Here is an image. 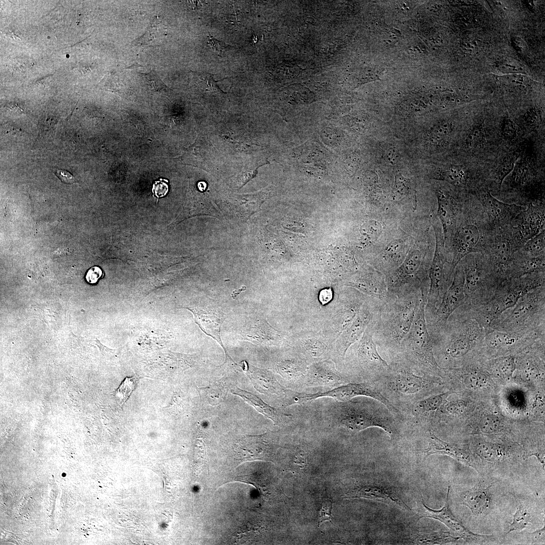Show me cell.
<instances>
[{
	"instance_id": "1",
	"label": "cell",
	"mask_w": 545,
	"mask_h": 545,
	"mask_svg": "<svg viewBox=\"0 0 545 545\" xmlns=\"http://www.w3.org/2000/svg\"><path fill=\"white\" fill-rule=\"evenodd\" d=\"M421 300L420 290L400 294L389 292L373 319V339L376 344L391 354H397L411 329Z\"/></svg>"
},
{
	"instance_id": "2",
	"label": "cell",
	"mask_w": 545,
	"mask_h": 545,
	"mask_svg": "<svg viewBox=\"0 0 545 545\" xmlns=\"http://www.w3.org/2000/svg\"><path fill=\"white\" fill-rule=\"evenodd\" d=\"M485 333L476 319L456 310L443 328L429 335L433 349H439L445 359L453 362L476 348L480 349Z\"/></svg>"
},
{
	"instance_id": "3",
	"label": "cell",
	"mask_w": 545,
	"mask_h": 545,
	"mask_svg": "<svg viewBox=\"0 0 545 545\" xmlns=\"http://www.w3.org/2000/svg\"><path fill=\"white\" fill-rule=\"evenodd\" d=\"M544 314L543 285L528 292L514 306L502 313L492 322L490 330L519 334L544 332Z\"/></svg>"
},
{
	"instance_id": "4",
	"label": "cell",
	"mask_w": 545,
	"mask_h": 545,
	"mask_svg": "<svg viewBox=\"0 0 545 545\" xmlns=\"http://www.w3.org/2000/svg\"><path fill=\"white\" fill-rule=\"evenodd\" d=\"M338 402L331 410L333 422L352 432L371 427L383 429L392 439L399 435L392 413L374 403L354 401Z\"/></svg>"
},
{
	"instance_id": "5",
	"label": "cell",
	"mask_w": 545,
	"mask_h": 545,
	"mask_svg": "<svg viewBox=\"0 0 545 545\" xmlns=\"http://www.w3.org/2000/svg\"><path fill=\"white\" fill-rule=\"evenodd\" d=\"M539 273L529 274L525 278H515L503 281L492 298L481 306L468 310V315L476 319L485 331L490 330L492 322L502 313L514 306L529 291L544 285L543 276Z\"/></svg>"
},
{
	"instance_id": "6",
	"label": "cell",
	"mask_w": 545,
	"mask_h": 545,
	"mask_svg": "<svg viewBox=\"0 0 545 545\" xmlns=\"http://www.w3.org/2000/svg\"><path fill=\"white\" fill-rule=\"evenodd\" d=\"M422 300L412 326L403 340L398 354L412 366L434 373L441 367L434 357L432 341L425 316L427 295L421 293Z\"/></svg>"
},
{
	"instance_id": "7",
	"label": "cell",
	"mask_w": 545,
	"mask_h": 545,
	"mask_svg": "<svg viewBox=\"0 0 545 545\" xmlns=\"http://www.w3.org/2000/svg\"><path fill=\"white\" fill-rule=\"evenodd\" d=\"M357 396L371 398L383 404L392 413L398 414V410L377 389L367 383H349L332 389L315 393L296 392L293 397V404H300L323 397L331 398L338 402H346Z\"/></svg>"
},
{
	"instance_id": "8",
	"label": "cell",
	"mask_w": 545,
	"mask_h": 545,
	"mask_svg": "<svg viewBox=\"0 0 545 545\" xmlns=\"http://www.w3.org/2000/svg\"><path fill=\"white\" fill-rule=\"evenodd\" d=\"M543 337L544 332L519 334L490 329L486 331L479 350L494 357L514 355Z\"/></svg>"
},
{
	"instance_id": "9",
	"label": "cell",
	"mask_w": 545,
	"mask_h": 545,
	"mask_svg": "<svg viewBox=\"0 0 545 545\" xmlns=\"http://www.w3.org/2000/svg\"><path fill=\"white\" fill-rule=\"evenodd\" d=\"M466 300L465 274L462 266L456 268L452 283L439 307L426 319L429 335L443 328L450 316Z\"/></svg>"
},
{
	"instance_id": "10",
	"label": "cell",
	"mask_w": 545,
	"mask_h": 545,
	"mask_svg": "<svg viewBox=\"0 0 545 545\" xmlns=\"http://www.w3.org/2000/svg\"><path fill=\"white\" fill-rule=\"evenodd\" d=\"M381 301L368 297L360 308L351 324L338 337L335 345L337 357L343 360L349 347L362 336L379 309Z\"/></svg>"
},
{
	"instance_id": "11",
	"label": "cell",
	"mask_w": 545,
	"mask_h": 545,
	"mask_svg": "<svg viewBox=\"0 0 545 545\" xmlns=\"http://www.w3.org/2000/svg\"><path fill=\"white\" fill-rule=\"evenodd\" d=\"M414 367L399 355L388 370L391 372L388 386L392 391L403 395H410L420 392L428 384L423 376L413 371Z\"/></svg>"
},
{
	"instance_id": "12",
	"label": "cell",
	"mask_w": 545,
	"mask_h": 545,
	"mask_svg": "<svg viewBox=\"0 0 545 545\" xmlns=\"http://www.w3.org/2000/svg\"><path fill=\"white\" fill-rule=\"evenodd\" d=\"M450 485L448 486L445 504L443 508L439 510H434L427 507L422 498L421 511L419 512V518H430L439 520L451 530L457 533L460 537L467 542H482L491 536L478 534L470 531L453 514L449 505V494Z\"/></svg>"
},
{
	"instance_id": "13",
	"label": "cell",
	"mask_w": 545,
	"mask_h": 545,
	"mask_svg": "<svg viewBox=\"0 0 545 545\" xmlns=\"http://www.w3.org/2000/svg\"><path fill=\"white\" fill-rule=\"evenodd\" d=\"M234 450L241 462L260 460L271 461L275 446L268 433L243 436L235 444Z\"/></svg>"
},
{
	"instance_id": "14",
	"label": "cell",
	"mask_w": 545,
	"mask_h": 545,
	"mask_svg": "<svg viewBox=\"0 0 545 545\" xmlns=\"http://www.w3.org/2000/svg\"><path fill=\"white\" fill-rule=\"evenodd\" d=\"M374 323H369L354 348L356 361L363 369L376 371H387V362L379 355L373 339Z\"/></svg>"
},
{
	"instance_id": "15",
	"label": "cell",
	"mask_w": 545,
	"mask_h": 545,
	"mask_svg": "<svg viewBox=\"0 0 545 545\" xmlns=\"http://www.w3.org/2000/svg\"><path fill=\"white\" fill-rule=\"evenodd\" d=\"M346 495L349 498L370 499L396 505L405 510H410L396 488L380 481L357 486Z\"/></svg>"
},
{
	"instance_id": "16",
	"label": "cell",
	"mask_w": 545,
	"mask_h": 545,
	"mask_svg": "<svg viewBox=\"0 0 545 545\" xmlns=\"http://www.w3.org/2000/svg\"><path fill=\"white\" fill-rule=\"evenodd\" d=\"M241 363L242 370L245 372L258 392L267 395L284 396L285 399L289 389L284 387L271 372L249 364L245 361H243Z\"/></svg>"
},
{
	"instance_id": "17",
	"label": "cell",
	"mask_w": 545,
	"mask_h": 545,
	"mask_svg": "<svg viewBox=\"0 0 545 545\" xmlns=\"http://www.w3.org/2000/svg\"><path fill=\"white\" fill-rule=\"evenodd\" d=\"M192 313L195 322L206 335L216 340L225 352V358L230 356L223 344L221 330L223 322L226 319L225 314L218 308L208 307H186Z\"/></svg>"
},
{
	"instance_id": "18",
	"label": "cell",
	"mask_w": 545,
	"mask_h": 545,
	"mask_svg": "<svg viewBox=\"0 0 545 545\" xmlns=\"http://www.w3.org/2000/svg\"><path fill=\"white\" fill-rule=\"evenodd\" d=\"M306 375V383L309 386L334 388L345 383L334 363L330 360L313 363L307 368Z\"/></svg>"
},
{
	"instance_id": "19",
	"label": "cell",
	"mask_w": 545,
	"mask_h": 545,
	"mask_svg": "<svg viewBox=\"0 0 545 545\" xmlns=\"http://www.w3.org/2000/svg\"><path fill=\"white\" fill-rule=\"evenodd\" d=\"M242 337L258 345H278L282 337L278 331L264 319H257L245 324L241 332Z\"/></svg>"
},
{
	"instance_id": "20",
	"label": "cell",
	"mask_w": 545,
	"mask_h": 545,
	"mask_svg": "<svg viewBox=\"0 0 545 545\" xmlns=\"http://www.w3.org/2000/svg\"><path fill=\"white\" fill-rule=\"evenodd\" d=\"M428 447L422 451L425 457L431 454L448 455L477 470L472 457L464 450L442 441L431 431L428 434Z\"/></svg>"
},
{
	"instance_id": "21",
	"label": "cell",
	"mask_w": 545,
	"mask_h": 545,
	"mask_svg": "<svg viewBox=\"0 0 545 545\" xmlns=\"http://www.w3.org/2000/svg\"><path fill=\"white\" fill-rule=\"evenodd\" d=\"M347 285L355 288L366 296L380 301L385 300L389 295L387 283L380 274L375 272L363 274L349 282Z\"/></svg>"
},
{
	"instance_id": "22",
	"label": "cell",
	"mask_w": 545,
	"mask_h": 545,
	"mask_svg": "<svg viewBox=\"0 0 545 545\" xmlns=\"http://www.w3.org/2000/svg\"><path fill=\"white\" fill-rule=\"evenodd\" d=\"M232 394L241 397L245 402L253 407L257 411L267 418L271 420L276 425L286 422L292 418V415L271 407L256 395L242 390L237 387L231 389Z\"/></svg>"
},
{
	"instance_id": "23",
	"label": "cell",
	"mask_w": 545,
	"mask_h": 545,
	"mask_svg": "<svg viewBox=\"0 0 545 545\" xmlns=\"http://www.w3.org/2000/svg\"><path fill=\"white\" fill-rule=\"evenodd\" d=\"M490 486H475L461 494L462 504L468 507L474 515H481L489 509L492 502Z\"/></svg>"
},
{
	"instance_id": "24",
	"label": "cell",
	"mask_w": 545,
	"mask_h": 545,
	"mask_svg": "<svg viewBox=\"0 0 545 545\" xmlns=\"http://www.w3.org/2000/svg\"><path fill=\"white\" fill-rule=\"evenodd\" d=\"M479 238V232L475 225H467L460 229L457 234L458 250L452 262L454 267L464 255L474 249Z\"/></svg>"
},
{
	"instance_id": "25",
	"label": "cell",
	"mask_w": 545,
	"mask_h": 545,
	"mask_svg": "<svg viewBox=\"0 0 545 545\" xmlns=\"http://www.w3.org/2000/svg\"><path fill=\"white\" fill-rule=\"evenodd\" d=\"M165 26L160 18L155 17L143 34L131 42L133 46L145 47L156 45L164 37Z\"/></svg>"
},
{
	"instance_id": "26",
	"label": "cell",
	"mask_w": 545,
	"mask_h": 545,
	"mask_svg": "<svg viewBox=\"0 0 545 545\" xmlns=\"http://www.w3.org/2000/svg\"><path fill=\"white\" fill-rule=\"evenodd\" d=\"M487 369L495 376L502 379L512 377L516 370L515 355L494 357L486 363Z\"/></svg>"
},
{
	"instance_id": "27",
	"label": "cell",
	"mask_w": 545,
	"mask_h": 545,
	"mask_svg": "<svg viewBox=\"0 0 545 545\" xmlns=\"http://www.w3.org/2000/svg\"><path fill=\"white\" fill-rule=\"evenodd\" d=\"M464 386L472 391H481L490 385V378L482 370L475 368L460 370Z\"/></svg>"
},
{
	"instance_id": "28",
	"label": "cell",
	"mask_w": 545,
	"mask_h": 545,
	"mask_svg": "<svg viewBox=\"0 0 545 545\" xmlns=\"http://www.w3.org/2000/svg\"><path fill=\"white\" fill-rule=\"evenodd\" d=\"M198 390L201 399L205 403L215 406L225 401L228 388L224 381L219 380L208 386L198 388Z\"/></svg>"
},
{
	"instance_id": "29",
	"label": "cell",
	"mask_w": 545,
	"mask_h": 545,
	"mask_svg": "<svg viewBox=\"0 0 545 545\" xmlns=\"http://www.w3.org/2000/svg\"><path fill=\"white\" fill-rule=\"evenodd\" d=\"M300 346L303 353L314 360L324 358L329 350L328 344L323 339L316 336L303 339L301 341Z\"/></svg>"
},
{
	"instance_id": "30",
	"label": "cell",
	"mask_w": 545,
	"mask_h": 545,
	"mask_svg": "<svg viewBox=\"0 0 545 545\" xmlns=\"http://www.w3.org/2000/svg\"><path fill=\"white\" fill-rule=\"evenodd\" d=\"M482 204L487 212L498 220L512 215L517 206L505 204L493 197L488 192L482 198Z\"/></svg>"
},
{
	"instance_id": "31",
	"label": "cell",
	"mask_w": 545,
	"mask_h": 545,
	"mask_svg": "<svg viewBox=\"0 0 545 545\" xmlns=\"http://www.w3.org/2000/svg\"><path fill=\"white\" fill-rule=\"evenodd\" d=\"M475 448V452L480 458L490 462L499 461L506 455V453L502 446L484 441L478 442Z\"/></svg>"
},
{
	"instance_id": "32",
	"label": "cell",
	"mask_w": 545,
	"mask_h": 545,
	"mask_svg": "<svg viewBox=\"0 0 545 545\" xmlns=\"http://www.w3.org/2000/svg\"><path fill=\"white\" fill-rule=\"evenodd\" d=\"M307 368L302 363L295 360L281 361L276 366L278 373L288 380H295L304 375Z\"/></svg>"
},
{
	"instance_id": "33",
	"label": "cell",
	"mask_w": 545,
	"mask_h": 545,
	"mask_svg": "<svg viewBox=\"0 0 545 545\" xmlns=\"http://www.w3.org/2000/svg\"><path fill=\"white\" fill-rule=\"evenodd\" d=\"M448 395L447 393L436 394L417 402L414 406L415 413L425 416L436 412L442 407Z\"/></svg>"
},
{
	"instance_id": "34",
	"label": "cell",
	"mask_w": 545,
	"mask_h": 545,
	"mask_svg": "<svg viewBox=\"0 0 545 545\" xmlns=\"http://www.w3.org/2000/svg\"><path fill=\"white\" fill-rule=\"evenodd\" d=\"M532 522V516L527 507L520 503L513 515V521L505 536L514 531H520L526 528Z\"/></svg>"
},
{
	"instance_id": "35",
	"label": "cell",
	"mask_w": 545,
	"mask_h": 545,
	"mask_svg": "<svg viewBox=\"0 0 545 545\" xmlns=\"http://www.w3.org/2000/svg\"><path fill=\"white\" fill-rule=\"evenodd\" d=\"M503 428L501 418L494 413L482 415L477 424L478 430L484 434H494L500 432Z\"/></svg>"
},
{
	"instance_id": "36",
	"label": "cell",
	"mask_w": 545,
	"mask_h": 545,
	"mask_svg": "<svg viewBox=\"0 0 545 545\" xmlns=\"http://www.w3.org/2000/svg\"><path fill=\"white\" fill-rule=\"evenodd\" d=\"M485 142L486 133L482 124H475L466 136L465 143L466 147L472 149L480 148Z\"/></svg>"
},
{
	"instance_id": "37",
	"label": "cell",
	"mask_w": 545,
	"mask_h": 545,
	"mask_svg": "<svg viewBox=\"0 0 545 545\" xmlns=\"http://www.w3.org/2000/svg\"><path fill=\"white\" fill-rule=\"evenodd\" d=\"M440 175L443 179L456 185L465 184L468 178L466 171L459 166H454L443 171Z\"/></svg>"
},
{
	"instance_id": "38",
	"label": "cell",
	"mask_w": 545,
	"mask_h": 545,
	"mask_svg": "<svg viewBox=\"0 0 545 545\" xmlns=\"http://www.w3.org/2000/svg\"><path fill=\"white\" fill-rule=\"evenodd\" d=\"M135 386L136 379L134 377H127L123 380L115 392V397L120 405L122 406L126 402Z\"/></svg>"
},
{
	"instance_id": "39",
	"label": "cell",
	"mask_w": 545,
	"mask_h": 545,
	"mask_svg": "<svg viewBox=\"0 0 545 545\" xmlns=\"http://www.w3.org/2000/svg\"><path fill=\"white\" fill-rule=\"evenodd\" d=\"M460 538V537H454L448 532L441 531L431 534H424L419 537V542L422 543L442 544L443 543L454 542Z\"/></svg>"
},
{
	"instance_id": "40",
	"label": "cell",
	"mask_w": 545,
	"mask_h": 545,
	"mask_svg": "<svg viewBox=\"0 0 545 545\" xmlns=\"http://www.w3.org/2000/svg\"><path fill=\"white\" fill-rule=\"evenodd\" d=\"M439 209L438 212L442 221L444 228L446 229L451 222L452 210L449 201L444 194L440 192L438 193Z\"/></svg>"
},
{
	"instance_id": "41",
	"label": "cell",
	"mask_w": 545,
	"mask_h": 545,
	"mask_svg": "<svg viewBox=\"0 0 545 545\" xmlns=\"http://www.w3.org/2000/svg\"><path fill=\"white\" fill-rule=\"evenodd\" d=\"M452 131V124L444 122L435 125L431 130L430 135L433 142L442 143L447 140Z\"/></svg>"
},
{
	"instance_id": "42",
	"label": "cell",
	"mask_w": 545,
	"mask_h": 545,
	"mask_svg": "<svg viewBox=\"0 0 545 545\" xmlns=\"http://www.w3.org/2000/svg\"><path fill=\"white\" fill-rule=\"evenodd\" d=\"M517 158L514 155L504 156L500 162L497 170V176L502 185L504 179L513 171Z\"/></svg>"
},
{
	"instance_id": "43",
	"label": "cell",
	"mask_w": 545,
	"mask_h": 545,
	"mask_svg": "<svg viewBox=\"0 0 545 545\" xmlns=\"http://www.w3.org/2000/svg\"><path fill=\"white\" fill-rule=\"evenodd\" d=\"M526 251L533 257H536L544 248V233L541 232L530 239L525 245Z\"/></svg>"
},
{
	"instance_id": "44",
	"label": "cell",
	"mask_w": 545,
	"mask_h": 545,
	"mask_svg": "<svg viewBox=\"0 0 545 545\" xmlns=\"http://www.w3.org/2000/svg\"><path fill=\"white\" fill-rule=\"evenodd\" d=\"M409 182L400 173L395 177L394 185L392 193L396 199H400L406 196L409 192Z\"/></svg>"
},
{
	"instance_id": "45",
	"label": "cell",
	"mask_w": 545,
	"mask_h": 545,
	"mask_svg": "<svg viewBox=\"0 0 545 545\" xmlns=\"http://www.w3.org/2000/svg\"><path fill=\"white\" fill-rule=\"evenodd\" d=\"M145 79V82L153 91H168L170 89L161 80L156 71L151 70L146 73H139Z\"/></svg>"
},
{
	"instance_id": "46",
	"label": "cell",
	"mask_w": 545,
	"mask_h": 545,
	"mask_svg": "<svg viewBox=\"0 0 545 545\" xmlns=\"http://www.w3.org/2000/svg\"><path fill=\"white\" fill-rule=\"evenodd\" d=\"M466 408V405L463 400H457L445 403L442 411L449 416H458L462 415Z\"/></svg>"
},
{
	"instance_id": "47",
	"label": "cell",
	"mask_w": 545,
	"mask_h": 545,
	"mask_svg": "<svg viewBox=\"0 0 545 545\" xmlns=\"http://www.w3.org/2000/svg\"><path fill=\"white\" fill-rule=\"evenodd\" d=\"M363 235L369 242H373L380 236L382 231V225L377 221H371L366 224L363 228Z\"/></svg>"
},
{
	"instance_id": "48",
	"label": "cell",
	"mask_w": 545,
	"mask_h": 545,
	"mask_svg": "<svg viewBox=\"0 0 545 545\" xmlns=\"http://www.w3.org/2000/svg\"><path fill=\"white\" fill-rule=\"evenodd\" d=\"M333 501L330 499H324L319 511L318 517V526H319L323 522L329 521L332 523L333 518L332 516V509Z\"/></svg>"
},
{
	"instance_id": "49",
	"label": "cell",
	"mask_w": 545,
	"mask_h": 545,
	"mask_svg": "<svg viewBox=\"0 0 545 545\" xmlns=\"http://www.w3.org/2000/svg\"><path fill=\"white\" fill-rule=\"evenodd\" d=\"M502 134L503 137L509 140L514 139L517 134V129L515 124L509 119H505L502 124Z\"/></svg>"
},
{
	"instance_id": "50",
	"label": "cell",
	"mask_w": 545,
	"mask_h": 545,
	"mask_svg": "<svg viewBox=\"0 0 545 545\" xmlns=\"http://www.w3.org/2000/svg\"><path fill=\"white\" fill-rule=\"evenodd\" d=\"M207 37L208 44L211 49L219 56L221 55L227 49L233 47V46H231L225 43L224 41L217 39L214 37L212 36L209 32H208Z\"/></svg>"
},
{
	"instance_id": "51",
	"label": "cell",
	"mask_w": 545,
	"mask_h": 545,
	"mask_svg": "<svg viewBox=\"0 0 545 545\" xmlns=\"http://www.w3.org/2000/svg\"><path fill=\"white\" fill-rule=\"evenodd\" d=\"M161 181L162 179H160L159 181H155L152 185V192L157 198L165 196L169 191L168 184Z\"/></svg>"
},
{
	"instance_id": "52",
	"label": "cell",
	"mask_w": 545,
	"mask_h": 545,
	"mask_svg": "<svg viewBox=\"0 0 545 545\" xmlns=\"http://www.w3.org/2000/svg\"><path fill=\"white\" fill-rule=\"evenodd\" d=\"M102 275V271L101 268L95 266L91 267L88 270L85 278L87 282L93 284L97 282Z\"/></svg>"
},
{
	"instance_id": "53",
	"label": "cell",
	"mask_w": 545,
	"mask_h": 545,
	"mask_svg": "<svg viewBox=\"0 0 545 545\" xmlns=\"http://www.w3.org/2000/svg\"><path fill=\"white\" fill-rule=\"evenodd\" d=\"M56 174L60 180L64 183L72 184L76 182L75 177L68 171L62 170H58Z\"/></svg>"
},
{
	"instance_id": "54",
	"label": "cell",
	"mask_w": 545,
	"mask_h": 545,
	"mask_svg": "<svg viewBox=\"0 0 545 545\" xmlns=\"http://www.w3.org/2000/svg\"><path fill=\"white\" fill-rule=\"evenodd\" d=\"M333 292L331 288H325L322 290L319 294V301L324 305L329 303L333 298Z\"/></svg>"
},
{
	"instance_id": "55",
	"label": "cell",
	"mask_w": 545,
	"mask_h": 545,
	"mask_svg": "<svg viewBox=\"0 0 545 545\" xmlns=\"http://www.w3.org/2000/svg\"><path fill=\"white\" fill-rule=\"evenodd\" d=\"M96 345L100 349L101 353L103 354H109L114 353L116 350L109 349L101 344L99 341L97 339L96 340Z\"/></svg>"
},
{
	"instance_id": "56",
	"label": "cell",
	"mask_w": 545,
	"mask_h": 545,
	"mask_svg": "<svg viewBox=\"0 0 545 545\" xmlns=\"http://www.w3.org/2000/svg\"><path fill=\"white\" fill-rule=\"evenodd\" d=\"M198 188L201 191H204L206 187V184L203 181L199 182L197 184Z\"/></svg>"
}]
</instances>
